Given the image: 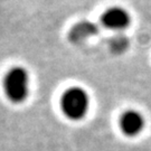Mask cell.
I'll return each instance as SVG.
<instances>
[{"label": "cell", "mask_w": 151, "mask_h": 151, "mask_svg": "<svg viewBox=\"0 0 151 151\" xmlns=\"http://www.w3.org/2000/svg\"><path fill=\"white\" fill-rule=\"evenodd\" d=\"M4 91L10 102H25L30 92V76L27 70L22 66L11 67L4 77Z\"/></svg>", "instance_id": "cell-1"}, {"label": "cell", "mask_w": 151, "mask_h": 151, "mask_svg": "<svg viewBox=\"0 0 151 151\" xmlns=\"http://www.w3.org/2000/svg\"><path fill=\"white\" fill-rule=\"evenodd\" d=\"M90 108V96L81 86H70L60 97V109L70 120H82Z\"/></svg>", "instance_id": "cell-2"}, {"label": "cell", "mask_w": 151, "mask_h": 151, "mask_svg": "<svg viewBox=\"0 0 151 151\" xmlns=\"http://www.w3.org/2000/svg\"><path fill=\"white\" fill-rule=\"evenodd\" d=\"M101 22L104 27L116 32H123L130 26L131 16L123 7L113 6L104 11L101 16Z\"/></svg>", "instance_id": "cell-3"}, {"label": "cell", "mask_w": 151, "mask_h": 151, "mask_svg": "<svg viewBox=\"0 0 151 151\" xmlns=\"http://www.w3.org/2000/svg\"><path fill=\"white\" fill-rule=\"evenodd\" d=\"M120 128L127 137H135L145 128V119L140 112L128 110L121 115Z\"/></svg>", "instance_id": "cell-4"}, {"label": "cell", "mask_w": 151, "mask_h": 151, "mask_svg": "<svg viewBox=\"0 0 151 151\" xmlns=\"http://www.w3.org/2000/svg\"><path fill=\"white\" fill-rule=\"evenodd\" d=\"M97 32V27L95 24L91 22H81L76 24L75 26L70 32V38L74 42V43H82L85 42L86 39L93 37Z\"/></svg>", "instance_id": "cell-5"}, {"label": "cell", "mask_w": 151, "mask_h": 151, "mask_svg": "<svg viewBox=\"0 0 151 151\" xmlns=\"http://www.w3.org/2000/svg\"><path fill=\"white\" fill-rule=\"evenodd\" d=\"M128 46H129V39L123 35H121V34L114 36V38L112 39V43H111V47L116 53L124 52L128 48Z\"/></svg>", "instance_id": "cell-6"}]
</instances>
